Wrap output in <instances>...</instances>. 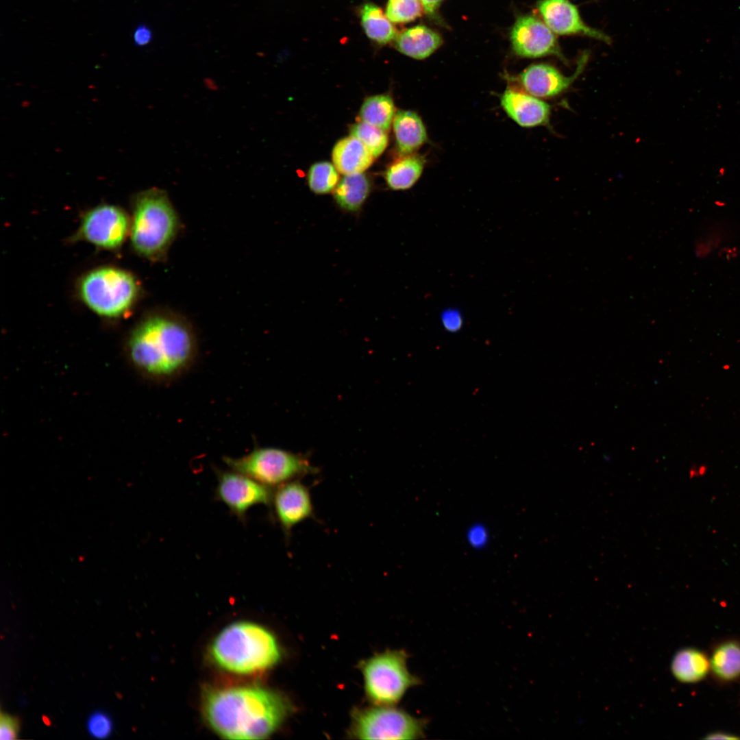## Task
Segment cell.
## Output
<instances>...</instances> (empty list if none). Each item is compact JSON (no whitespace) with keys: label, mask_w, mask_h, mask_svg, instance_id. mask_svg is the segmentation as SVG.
Instances as JSON below:
<instances>
[{"label":"cell","mask_w":740,"mask_h":740,"mask_svg":"<svg viewBox=\"0 0 740 740\" xmlns=\"http://www.w3.org/2000/svg\"><path fill=\"white\" fill-rule=\"evenodd\" d=\"M467 540L470 545L476 549L484 547L489 541V532L482 524L472 525L467 530Z\"/></svg>","instance_id":"f546056e"},{"label":"cell","mask_w":740,"mask_h":740,"mask_svg":"<svg viewBox=\"0 0 740 740\" xmlns=\"http://www.w3.org/2000/svg\"><path fill=\"white\" fill-rule=\"evenodd\" d=\"M271 504L275 517L286 536L295 526L313 515L310 491L298 480L276 486Z\"/></svg>","instance_id":"4fadbf2b"},{"label":"cell","mask_w":740,"mask_h":740,"mask_svg":"<svg viewBox=\"0 0 740 740\" xmlns=\"http://www.w3.org/2000/svg\"><path fill=\"white\" fill-rule=\"evenodd\" d=\"M88 733L93 737L104 739L108 737L112 730V723L110 717L105 713H93L87 722Z\"/></svg>","instance_id":"83f0119b"},{"label":"cell","mask_w":740,"mask_h":740,"mask_svg":"<svg viewBox=\"0 0 740 740\" xmlns=\"http://www.w3.org/2000/svg\"><path fill=\"white\" fill-rule=\"evenodd\" d=\"M421 3L424 12L429 16L436 15L439 7L444 0H419Z\"/></svg>","instance_id":"d6a6232c"},{"label":"cell","mask_w":740,"mask_h":740,"mask_svg":"<svg viewBox=\"0 0 740 740\" xmlns=\"http://www.w3.org/2000/svg\"><path fill=\"white\" fill-rule=\"evenodd\" d=\"M332 159L337 171L346 175L362 173L371 165L374 157L359 139L351 135L336 142Z\"/></svg>","instance_id":"e0dca14e"},{"label":"cell","mask_w":740,"mask_h":740,"mask_svg":"<svg viewBox=\"0 0 740 740\" xmlns=\"http://www.w3.org/2000/svg\"><path fill=\"white\" fill-rule=\"evenodd\" d=\"M426 722L389 705L356 708L349 735L359 739H415L424 735Z\"/></svg>","instance_id":"ba28073f"},{"label":"cell","mask_w":740,"mask_h":740,"mask_svg":"<svg viewBox=\"0 0 740 740\" xmlns=\"http://www.w3.org/2000/svg\"><path fill=\"white\" fill-rule=\"evenodd\" d=\"M130 354L136 367L158 381L171 382L195 363L198 341L190 323L171 310L148 314L132 331Z\"/></svg>","instance_id":"7a4b0ae2"},{"label":"cell","mask_w":740,"mask_h":740,"mask_svg":"<svg viewBox=\"0 0 740 740\" xmlns=\"http://www.w3.org/2000/svg\"><path fill=\"white\" fill-rule=\"evenodd\" d=\"M371 182L362 173L344 175L334 190L338 206L348 212H356L362 207L371 192Z\"/></svg>","instance_id":"44dd1931"},{"label":"cell","mask_w":740,"mask_h":740,"mask_svg":"<svg viewBox=\"0 0 740 740\" xmlns=\"http://www.w3.org/2000/svg\"><path fill=\"white\" fill-rule=\"evenodd\" d=\"M350 134L359 139L374 158L380 156L388 145L386 132L362 121L351 126Z\"/></svg>","instance_id":"484cf974"},{"label":"cell","mask_w":740,"mask_h":740,"mask_svg":"<svg viewBox=\"0 0 740 740\" xmlns=\"http://www.w3.org/2000/svg\"><path fill=\"white\" fill-rule=\"evenodd\" d=\"M210 654L219 667L237 674L263 671L281 658L274 634L250 621H237L226 626L214 639Z\"/></svg>","instance_id":"3957f363"},{"label":"cell","mask_w":740,"mask_h":740,"mask_svg":"<svg viewBox=\"0 0 740 740\" xmlns=\"http://www.w3.org/2000/svg\"><path fill=\"white\" fill-rule=\"evenodd\" d=\"M589 57L587 51L580 54L576 71L570 76L564 75L552 65L538 63L527 67L516 77V81L523 90L536 97H556L569 88L582 73L587 66Z\"/></svg>","instance_id":"7c38bea8"},{"label":"cell","mask_w":740,"mask_h":740,"mask_svg":"<svg viewBox=\"0 0 740 740\" xmlns=\"http://www.w3.org/2000/svg\"><path fill=\"white\" fill-rule=\"evenodd\" d=\"M424 12L419 0H388L386 15L395 23H405L421 16Z\"/></svg>","instance_id":"4316f807"},{"label":"cell","mask_w":740,"mask_h":740,"mask_svg":"<svg viewBox=\"0 0 740 740\" xmlns=\"http://www.w3.org/2000/svg\"><path fill=\"white\" fill-rule=\"evenodd\" d=\"M360 16L363 29L371 40L385 45L396 38L397 29L379 6L367 2L361 6Z\"/></svg>","instance_id":"603a6c76"},{"label":"cell","mask_w":740,"mask_h":740,"mask_svg":"<svg viewBox=\"0 0 740 740\" xmlns=\"http://www.w3.org/2000/svg\"><path fill=\"white\" fill-rule=\"evenodd\" d=\"M425 159L412 153L402 156L387 167L384 178L388 186L393 190H404L411 188L419 179Z\"/></svg>","instance_id":"7402d4cb"},{"label":"cell","mask_w":740,"mask_h":740,"mask_svg":"<svg viewBox=\"0 0 740 740\" xmlns=\"http://www.w3.org/2000/svg\"><path fill=\"white\" fill-rule=\"evenodd\" d=\"M134 44L137 47L149 45L153 40L152 29L146 24L140 23L134 29L132 34Z\"/></svg>","instance_id":"1f68e13d"},{"label":"cell","mask_w":740,"mask_h":740,"mask_svg":"<svg viewBox=\"0 0 740 740\" xmlns=\"http://www.w3.org/2000/svg\"><path fill=\"white\" fill-rule=\"evenodd\" d=\"M671 671L680 682L702 681L710 674L709 656L698 648H682L674 654L671 662Z\"/></svg>","instance_id":"ffe728a7"},{"label":"cell","mask_w":740,"mask_h":740,"mask_svg":"<svg viewBox=\"0 0 740 740\" xmlns=\"http://www.w3.org/2000/svg\"><path fill=\"white\" fill-rule=\"evenodd\" d=\"M704 739H739L740 737L736 735L722 731H715L707 734Z\"/></svg>","instance_id":"836d02e7"},{"label":"cell","mask_w":740,"mask_h":740,"mask_svg":"<svg viewBox=\"0 0 740 740\" xmlns=\"http://www.w3.org/2000/svg\"><path fill=\"white\" fill-rule=\"evenodd\" d=\"M397 150L400 156L414 153L428 140L421 117L410 110H398L393 122Z\"/></svg>","instance_id":"ac0fdd59"},{"label":"cell","mask_w":740,"mask_h":740,"mask_svg":"<svg viewBox=\"0 0 740 740\" xmlns=\"http://www.w3.org/2000/svg\"><path fill=\"white\" fill-rule=\"evenodd\" d=\"M214 471L217 480L214 498L224 504L241 522H246L247 512L251 507L271 504V487L232 469L214 468Z\"/></svg>","instance_id":"9c48e42d"},{"label":"cell","mask_w":740,"mask_h":740,"mask_svg":"<svg viewBox=\"0 0 740 740\" xmlns=\"http://www.w3.org/2000/svg\"><path fill=\"white\" fill-rule=\"evenodd\" d=\"M132 203L130 232L134 251L149 261H164L182 226L166 193L147 189L136 193Z\"/></svg>","instance_id":"277c9868"},{"label":"cell","mask_w":740,"mask_h":740,"mask_svg":"<svg viewBox=\"0 0 740 740\" xmlns=\"http://www.w3.org/2000/svg\"><path fill=\"white\" fill-rule=\"evenodd\" d=\"M500 103L506 114L521 127L547 125L550 123V105L523 90L507 88L500 97Z\"/></svg>","instance_id":"9a60e30c"},{"label":"cell","mask_w":740,"mask_h":740,"mask_svg":"<svg viewBox=\"0 0 740 740\" xmlns=\"http://www.w3.org/2000/svg\"><path fill=\"white\" fill-rule=\"evenodd\" d=\"M441 321L443 328L449 332H457L463 325V318L460 312L456 308H448L441 314Z\"/></svg>","instance_id":"f1b7e54d"},{"label":"cell","mask_w":740,"mask_h":740,"mask_svg":"<svg viewBox=\"0 0 740 740\" xmlns=\"http://www.w3.org/2000/svg\"><path fill=\"white\" fill-rule=\"evenodd\" d=\"M203 715L209 726L229 739H262L275 732L293 710L280 693L256 686L208 691Z\"/></svg>","instance_id":"6da1fadb"},{"label":"cell","mask_w":740,"mask_h":740,"mask_svg":"<svg viewBox=\"0 0 740 740\" xmlns=\"http://www.w3.org/2000/svg\"><path fill=\"white\" fill-rule=\"evenodd\" d=\"M223 461L230 469L269 487L317 472L305 456L273 447H258L240 457L224 456Z\"/></svg>","instance_id":"8992f818"},{"label":"cell","mask_w":740,"mask_h":740,"mask_svg":"<svg viewBox=\"0 0 740 740\" xmlns=\"http://www.w3.org/2000/svg\"><path fill=\"white\" fill-rule=\"evenodd\" d=\"M19 730L18 719L10 715L1 713L0 739L1 740L14 739Z\"/></svg>","instance_id":"4dcf8cb0"},{"label":"cell","mask_w":740,"mask_h":740,"mask_svg":"<svg viewBox=\"0 0 740 740\" xmlns=\"http://www.w3.org/2000/svg\"><path fill=\"white\" fill-rule=\"evenodd\" d=\"M395 107L388 95H375L367 97L360 112V121L375 126L388 132L393 125Z\"/></svg>","instance_id":"cb8c5ba5"},{"label":"cell","mask_w":740,"mask_h":740,"mask_svg":"<svg viewBox=\"0 0 740 740\" xmlns=\"http://www.w3.org/2000/svg\"><path fill=\"white\" fill-rule=\"evenodd\" d=\"M543 21L555 34L582 36L610 43V38L582 20L577 6L570 0H540L536 3Z\"/></svg>","instance_id":"5bb4252c"},{"label":"cell","mask_w":740,"mask_h":740,"mask_svg":"<svg viewBox=\"0 0 740 740\" xmlns=\"http://www.w3.org/2000/svg\"><path fill=\"white\" fill-rule=\"evenodd\" d=\"M131 220L122 208L101 204L87 211L73 241H83L108 250L119 249L130 231Z\"/></svg>","instance_id":"30bf717a"},{"label":"cell","mask_w":740,"mask_h":740,"mask_svg":"<svg viewBox=\"0 0 740 740\" xmlns=\"http://www.w3.org/2000/svg\"><path fill=\"white\" fill-rule=\"evenodd\" d=\"M395 40V48L399 52L417 60L429 57L443 43L437 32L423 25L405 29Z\"/></svg>","instance_id":"d6986e66"},{"label":"cell","mask_w":740,"mask_h":740,"mask_svg":"<svg viewBox=\"0 0 740 740\" xmlns=\"http://www.w3.org/2000/svg\"><path fill=\"white\" fill-rule=\"evenodd\" d=\"M83 303L95 313L117 318L130 312L141 294V286L127 271L113 267L92 269L82 276L77 286Z\"/></svg>","instance_id":"5b68a950"},{"label":"cell","mask_w":740,"mask_h":740,"mask_svg":"<svg viewBox=\"0 0 740 740\" xmlns=\"http://www.w3.org/2000/svg\"><path fill=\"white\" fill-rule=\"evenodd\" d=\"M510 41L514 52L519 56L535 58L553 56L565 64L568 62L555 34L535 16L517 18L510 32Z\"/></svg>","instance_id":"8fae6325"},{"label":"cell","mask_w":740,"mask_h":740,"mask_svg":"<svg viewBox=\"0 0 740 740\" xmlns=\"http://www.w3.org/2000/svg\"><path fill=\"white\" fill-rule=\"evenodd\" d=\"M403 650H386L362 661L358 668L364 679L366 696L375 705H393L420 679L407 667Z\"/></svg>","instance_id":"52a82bcc"},{"label":"cell","mask_w":740,"mask_h":740,"mask_svg":"<svg viewBox=\"0 0 740 740\" xmlns=\"http://www.w3.org/2000/svg\"><path fill=\"white\" fill-rule=\"evenodd\" d=\"M338 172L334 165L329 162L321 161L313 164L307 175L309 188L317 195H325L334 191L339 182Z\"/></svg>","instance_id":"d4e9b609"},{"label":"cell","mask_w":740,"mask_h":740,"mask_svg":"<svg viewBox=\"0 0 740 740\" xmlns=\"http://www.w3.org/2000/svg\"><path fill=\"white\" fill-rule=\"evenodd\" d=\"M710 674L721 684L734 682L740 678V640L728 638L715 643L708 654Z\"/></svg>","instance_id":"2e32d148"}]
</instances>
